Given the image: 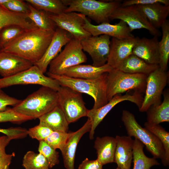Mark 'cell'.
<instances>
[{
    "label": "cell",
    "mask_w": 169,
    "mask_h": 169,
    "mask_svg": "<svg viewBox=\"0 0 169 169\" xmlns=\"http://www.w3.org/2000/svg\"><path fill=\"white\" fill-rule=\"evenodd\" d=\"M49 169H53L50 168Z\"/></svg>",
    "instance_id": "cell-48"
},
{
    "label": "cell",
    "mask_w": 169,
    "mask_h": 169,
    "mask_svg": "<svg viewBox=\"0 0 169 169\" xmlns=\"http://www.w3.org/2000/svg\"><path fill=\"white\" fill-rule=\"evenodd\" d=\"M72 133L53 131L44 141L53 148L61 151Z\"/></svg>",
    "instance_id": "cell-36"
},
{
    "label": "cell",
    "mask_w": 169,
    "mask_h": 169,
    "mask_svg": "<svg viewBox=\"0 0 169 169\" xmlns=\"http://www.w3.org/2000/svg\"><path fill=\"white\" fill-rule=\"evenodd\" d=\"M162 37L159 42L160 58L159 67L166 71L169 58V21L167 20L161 27Z\"/></svg>",
    "instance_id": "cell-31"
},
{
    "label": "cell",
    "mask_w": 169,
    "mask_h": 169,
    "mask_svg": "<svg viewBox=\"0 0 169 169\" xmlns=\"http://www.w3.org/2000/svg\"><path fill=\"white\" fill-rule=\"evenodd\" d=\"M91 126V121L88 118L81 127L76 131L72 132L64 148L61 151L64 165L66 169H75V156L78 143L84 135L90 131Z\"/></svg>",
    "instance_id": "cell-19"
},
{
    "label": "cell",
    "mask_w": 169,
    "mask_h": 169,
    "mask_svg": "<svg viewBox=\"0 0 169 169\" xmlns=\"http://www.w3.org/2000/svg\"><path fill=\"white\" fill-rule=\"evenodd\" d=\"M159 67L158 64H148L132 54L125 59L116 69L128 73L148 75Z\"/></svg>",
    "instance_id": "cell-26"
},
{
    "label": "cell",
    "mask_w": 169,
    "mask_h": 169,
    "mask_svg": "<svg viewBox=\"0 0 169 169\" xmlns=\"http://www.w3.org/2000/svg\"><path fill=\"white\" fill-rule=\"evenodd\" d=\"M38 151L46 158L47 160L50 168L59 164V153L56 149L51 147L44 141H39Z\"/></svg>",
    "instance_id": "cell-37"
},
{
    "label": "cell",
    "mask_w": 169,
    "mask_h": 169,
    "mask_svg": "<svg viewBox=\"0 0 169 169\" xmlns=\"http://www.w3.org/2000/svg\"><path fill=\"white\" fill-rule=\"evenodd\" d=\"M27 30L15 25H8L3 28L0 31V51Z\"/></svg>",
    "instance_id": "cell-35"
},
{
    "label": "cell",
    "mask_w": 169,
    "mask_h": 169,
    "mask_svg": "<svg viewBox=\"0 0 169 169\" xmlns=\"http://www.w3.org/2000/svg\"><path fill=\"white\" fill-rule=\"evenodd\" d=\"M12 140L6 136H0V169H10L9 166L15 153L8 154L6 148Z\"/></svg>",
    "instance_id": "cell-38"
},
{
    "label": "cell",
    "mask_w": 169,
    "mask_h": 169,
    "mask_svg": "<svg viewBox=\"0 0 169 169\" xmlns=\"http://www.w3.org/2000/svg\"><path fill=\"white\" fill-rule=\"evenodd\" d=\"M114 162L120 169H131L133 159V140L128 136L117 135Z\"/></svg>",
    "instance_id": "cell-21"
},
{
    "label": "cell",
    "mask_w": 169,
    "mask_h": 169,
    "mask_svg": "<svg viewBox=\"0 0 169 169\" xmlns=\"http://www.w3.org/2000/svg\"><path fill=\"white\" fill-rule=\"evenodd\" d=\"M135 37L119 39L112 37L107 64L112 69H117L121 64L132 54V50L138 38Z\"/></svg>",
    "instance_id": "cell-17"
},
{
    "label": "cell",
    "mask_w": 169,
    "mask_h": 169,
    "mask_svg": "<svg viewBox=\"0 0 169 169\" xmlns=\"http://www.w3.org/2000/svg\"><path fill=\"white\" fill-rule=\"evenodd\" d=\"M135 5L151 24L156 29L161 28L167 20L169 14V5L159 3Z\"/></svg>",
    "instance_id": "cell-22"
},
{
    "label": "cell",
    "mask_w": 169,
    "mask_h": 169,
    "mask_svg": "<svg viewBox=\"0 0 169 169\" xmlns=\"http://www.w3.org/2000/svg\"><path fill=\"white\" fill-rule=\"evenodd\" d=\"M9 0H0V5H3L8 3Z\"/></svg>",
    "instance_id": "cell-46"
},
{
    "label": "cell",
    "mask_w": 169,
    "mask_h": 169,
    "mask_svg": "<svg viewBox=\"0 0 169 169\" xmlns=\"http://www.w3.org/2000/svg\"><path fill=\"white\" fill-rule=\"evenodd\" d=\"M141 93L134 91L131 95L127 93L123 95L120 94H117L103 106L97 109L92 108L91 110H88L86 116L90 119L91 125V128L89 132L90 139H94L95 130L97 126L108 113L118 104L124 101H129L135 104L139 109L143 99Z\"/></svg>",
    "instance_id": "cell-11"
},
{
    "label": "cell",
    "mask_w": 169,
    "mask_h": 169,
    "mask_svg": "<svg viewBox=\"0 0 169 169\" xmlns=\"http://www.w3.org/2000/svg\"><path fill=\"white\" fill-rule=\"evenodd\" d=\"M84 19L85 23L83 27L91 36L106 35L119 39L134 37L127 24L122 21L120 20L118 23L114 24L103 23L94 25L91 23L85 16Z\"/></svg>",
    "instance_id": "cell-16"
},
{
    "label": "cell",
    "mask_w": 169,
    "mask_h": 169,
    "mask_svg": "<svg viewBox=\"0 0 169 169\" xmlns=\"http://www.w3.org/2000/svg\"><path fill=\"white\" fill-rule=\"evenodd\" d=\"M148 75L125 73L112 69L107 73L106 95L108 101L115 95L134 90L140 93L145 92Z\"/></svg>",
    "instance_id": "cell-5"
},
{
    "label": "cell",
    "mask_w": 169,
    "mask_h": 169,
    "mask_svg": "<svg viewBox=\"0 0 169 169\" xmlns=\"http://www.w3.org/2000/svg\"><path fill=\"white\" fill-rule=\"evenodd\" d=\"M81 41L73 37L64 49L50 62L47 73L64 75L68 68L86 62Z\"/></svg>",
    "instance_id": "cell-7"
},
{
    "label": "cell",
    "mask_w": 169,
    "mask_h": 169,
    "mask_svg": "<svg viewBox=\"0 0 169 169\" xmlns=\"http://www.w3.org/2000/svg\"><path fill=\"white\" fill-rule=\"evenodd\" d=\"M168 72L159 67L148 75L145 95L139 109L140 112H146L151 106L161 103V95L168 83Z\"/></svg>",
    "instance_id": "cell-10"
},
{
    "label": "cell",
    "mask_w": 169,
    "mask_h": 169,
    "mask_svg": "<svg viewBox=\"0 0 169 169\" xmlns=\"http://www.w3.org/2000/svg\"><path fill=\"white\" fill-rule=\"evenodd\" d=\"M103 165L97 160L86 158L79 165L78 169H103Z\"/></svg>",
    "instance_id": "cell-45"
},
{
    "label": "cell",
    "mask_w": 169,
    "mask_h": 169,
    "mask_svg": "<svg viewBox=\"0 0 169 169\" xmlns=\"http://www.w3.org/2000/svg\"><path fill=\"white\" fill-rule=\"evenodd\" d=\"M110 19H119L124 22L131 32L137 29H145L150 33L158 37L161 33L150 23L143 14L135 5L118 8L111 15Z\"/></svg>",
    "instance_id": "cell-12"
},
{
    "label": "cell",
    "mask_w": 169,
    "mask_h": 169,
    "mask_svg": "<svg viewBox=\"0 0 169 169\" xmlns=\"http://www.w3.org/2000/svg\"><path fill=\"white\" fill-rule=\"evenodd\" d=\"M67 8L64 13L78 12L98 24L109 23L112 13L121 6L120 0H62Z\"/></svg>",
    "instance_id": "cell-4"
},
{
    "label": "cell",
    "mask_w": 169,
    "mask_h": 169,
    "mask_svg": "<svg viewBox=\"0 0 169 169\" xmlns=\"http://www.w3.org/2000/svg\"><path fill=\"white\" fill-rule=\"evenodd\" d=\"M59 105L57 91L42 86L13 109L23 115L39 118Z\"/></svg>",
    "instance_id": "cell-3"
},
{
    "label": "cell",
    "mask_w": 169,
    "mask_h": 169,
    "mask_svg": "<svg viewBox=\"0 0 169 169\" xmlns=\"http://www.w3.org/2000/svg\"><path fill=\"white\" fill-rule=\"evenodd\" d=\"M121 120L128 136L134 137L141 141L153 156L162 161L164 156V150L159 139L145 127H142L137 122L134 115L126 110L122 112Z\"/></svg>",
    "instance_id": "cell-6"
},
{
    "label": "cell",
    "mask_w": 169,
    "mask_h": 169,
    "mask_svg": "<svg viewBox=\"0 0 169 169\" xmlns=\"http://www.w3.org/2000/svg\"><path fill=\"white\" fill-rule=\"evenodd\" d=\"M38 119L39 124L49 128L53 131L68 132L69 123L59 105Z\"/></svg>",
    "instance_id": "cell-25"
},
{
    "label": "cell",
    "mask_w": 169,
    "mask_h": 169,
    "mask_svg": "<svg viewBox=\"0 0 169 169\" xmlns=\"http://www.w3.org/2000/svg\"><path fill=\"white\" fill-rule=\"evenodd\" d=\"M0 133L4 134L12 140L24 138L28 135V130L20 127L0 128Z\"/></svg>",
    "instance_id": "cell-42"
},
{
    "label": "cell",
    "mask_w": 169,
    "mask_h": 169,
    "mask_svg": "<svg viewBox=\"0 0 169 169\" xmlns=\"http://www.w3.org/2000/svg\"><path fill=\"white\" fill-rule=\"evenodd\" d=\"M22 166L25 169H50L49 163L44 156L32 151H29L25 154Z\"/></svg>",
    "instance_id": "cell-34"
},
{
    "label": "cell",
    "mask_w": 169,
    "mask_h": 169,
    "mask_svg": "<svg viewBox=\"0 0 169 169\" xmlns=\"http://www.w3.org/2000/svg\"><path fill=\"white\" fill-rule=\"evenodd\" d=\"M164 99L160 104L151 106L146 111L148 122L159 124L169 122V91L167 89L163 91Z\"/></svg>",
    "instance_id": "cell-28"
},
{
    "label": "cell",
    "mask_w": 169,
    "mask_h": 169,
    "mask_svg": "<svg viewBox=\"0 0 169 169\" xmlns=\"http://www.w3.org/2000/svg\"><path fill=\"white\" fill-rule=\"evenodd\" d=\"M28 4L35 8L58 14L64 13L67 8L62 0H26Z\"/></svg>",
    "instance_id": "cell-33"
},
{
    "label": "cell",
    "mask_w": 169,
    "mask_h": 169,
    "mask_svg": "<svg viewBox=\"0 0 169 169\" xmlns=\"http://www.w3.org/2000/svg\"><path fill=\"white\" fill-rule=\"evenodd\" d=\"M110 37L106 35L91 36L81 41L83 50L93 61L92 65L100 67L107 63L110 50Z\"/></svg>",
    "instance_id": "cell-14"
},
{
    "label": "cell",
    "mask_w": 169,
    "mask_h": 169,
    "mask_svg": "<svg viewBox=\"0 0 169 169\" xmlns=\"http://www.w3.org/2000/svg\"><path fill=\"white\" fill-rule=\"evenodd\" d=\"M116 143L115 137L105 136L96 138L94 147L96 151L97 159L103 165L114 162Z\"/></svg>",
    "instance_id": "cell-24"
},
{
    "label": "cell",
    "mask_w": 169,
    "mask_h": 169,
    "mask_svg": "<svg viewBox=\"0 0 169 169\" xmlns=\"http://www.w3.org/2000/svg\"><path fill=\"white\" fill-rule=\"evenodd\" d=\"M144 146L137 139L135 138L133 140V169H150L152 166L160 164L156 158L149 157L145 155L143 151Z\"/></svg>",
    "instance_id": "cell-29"
},
{
    "label": "cell",
    "mask_w": 169,
    "mask_h": 169,
    "mask_svg": "<svg viewBox=\"0 0 169 169\" xmlns=\"http://www.w3.org/2000/svg\"><path fill=\"white\" fill-rule=\"evenodd\" d=\"M84 16L74 12L49 14L50 18L57 27L66 31L73 38L80 41L91 36L83 27Z\"/></svg>",
    "instance_id": "cell-13"
},
{
    "label": "cell",
    "mask_w": 169,
    "mask_h": 169,
    "mask_svg": "<svg viewBox=\"0 0 169 169\" xmlns=\"http://www.w3.org/2000/svg\"><path fill=\"white\" fill-rule=\"evenodd\" d=\"M158 37L139 38L134 46L132 54L151 64H158L160 55Z\"/></svg>",
    "instance_id": "cell-18"
},
{
    "label": "cell",
    "mask_w": 169,
    "mask_h": 169,
    "mask_svg": "<svg viewBox=\"0 0 169 169\" xmlns=\"http://www.w3.org/2000/svg\"><path fill=\"white\" fill-rule=\"evenodd\" d=\"M73 38L68 32L57 27L52 40L41 58L33 65L37 66L43 73H45L51 61L60 52L62 48Z\"/></svg>",
    "instance_id": "cell-15"
},
{
    "label": "cell",
    "mask_w": 169,
    "mask_h": 169,
    "mask_svg": "<svg viewBox=\"0 0 169 169\" xmlns=\"http://www.w3.org/2000/svg\"><path fill=\"white\" fill-rule=\"evenodd\" d=\"M115 169H120L119 167H117Z\"/></svg>",
    "instance_id": "cell-47"
},
{
    "label": "cell",
    "mask_w": 169,
    "mask_h": 169,
    "mask_svg": "<svg viewBox=\"0 0 169 169\" xmlns=\"http://www.w3.org/2000/svg\"><path fill=\"white\" fill-rule=\"evenodd\" d=\"M33 65L24 59L0 51V75L3 78L15 75Z\"/></svg>",
    "instance_id": "cell-20"
},
{
    "label": "cell",
    "mask_w": 169,
    "mask_h": 169,
    "mask_svg": "<svg viewBox=\"0 0 169 169\" xmlns=\"http://www.w3.org/2000/svg\"><path fill=\"white\" fill-rule=\"evenodd\" d=\"M107 73L92 79L70 77L64 75L47 73L49 77L56 80L61 86L68 87L79 92L85 93L93 98V109L100 108L107 103L106 95Z\"/></svg>",
    "instance_id": "cell-2"
},
{
    "label": "cell",
    "mask_w": 169,
    "mask_h": 169,
    "mask_svg": "<svg viewBox=\"0 0 169 169\" xmlns=\"http://www.w3.org/2000/svg\"><path fill=\"white\" fill-rule=\"evenodd\" d=\"M38 84L57 91L60 85L56 80L45 76L36 66L14 75L0 79V88L20 84Z\"/></svg>",
    "instance_id": "cell-9"
},
{
    "label": "cell",
    "mask_w": 169,
    "mask_h": 169,
    "mask_svg": "<svg viewBox=\"0 0 169 169\" xmlns=\"http://www.w3.org/2000/svg\"><path fill=\"white\" fill-rule=\"evenodd\" d=\"M156 3L169 5V0H125L122 1L121 6L125 7L133 5H145Z\"/></svg>",
    "instance_id": "cell-44"
},
{
    "label": "cell",
    "mask_w": 169,
    "mask_h": 169,
    "mask_svg": "<svg viewBox=\"0 0 169 169\" xmlns=\"http://www.w3.org/2000/svg\"><path fill=\"white\" fill-rule=\"evenodd\" d=\"M112 69L107 63L100 67L81 64L68 68L64 75L75 78L92 79L109 72Z\"/></svg>",
    "instance_id": "cell-23"
},
{
    "label": "cell",
    "mask_w": 169,
    "mask_h": 169,
    "mask_svg": "<svg viewBox=\"0 0 169 169\" xmlns=\"http://www.w3.org/2000/svg\"><path fill=\"white\" fill-rule=\"evenodd\" d=\"M3 6L13 12L27 14L29 12L28 4L22 0H9Z\"/></svg>",
    "instance_id": "cell-41"
},
{
    "label": "cell",
    "mask_w": 169,
    "mask_h": 169,
    "mask_svg": "<svg viewBox=\"0 0 169 169\" xmlns=\"http://www.w3.org/2000/svg\"><path fill=\"white\" fill-rule=\"evenodd\" d=\"M28 5L29 12L27 14V17L37 28L45 31L55 30L56 26L50 18L48 12L38 9L29 4Z\"/></svg>",
    "instance_id": "cell-30"
},
{
    "label": "cell",
    "mask_w": 169,
    "mask_h": 169,
    "mask_svg": "<svg viewBox=\"0 0 169 169\" xmlns=\"http://www.w3.org/2000/svg\"><path fill=\"white\" fill-rule=\"evenodd\" d=\"M34 119L30 116L19 113L12 108H8L3 111L0 112V122H10L20 123Z\"/></svg>",
    "instance_id": "cell-39"
},
{
    "label": "cell",
    "mask_w": 169,
    "mask_h": 169,
    "mask_svg": "<svg viewBox=\"0 0 169 169\" xmlns=\"http://www.w3.org/2000/svg\"><path fill=\"white\" fill-rule=\"evenodd\" d=\"M145 128L155 135L161 142L164 150V156L161 162L164 166L169 164V133L159 124H153L148 122L144 124Z\"/></svg>",
    "instance_id": "cell-32"
},
{
    "label": "cell",
    "mask_w": 169,
    "mask_h": 169,
    "mask_svg": "<svg viewBox=\"0 0 169 169\" xmlns=\"http://www.w3.org/2000/svg\"><path fill=\"white\" fill-rule=\"evenodd\" d=\"M21 101L22 100L8 95L0 88V112L6 110L8 106H15Z\"/></svg>",
    "instance_id": "cell-43"
},
{
    "label": "cell",
    "mask_w": 169,
    "mask_h": 169,
    "mask_svg": "<svg viewBox=\"0 0 169 169\" xmlns=\"http://www.w3.org/2000/svg\"><path fill=\"white\" fill-rule=\"evenodd\" d=\"M57 92L59 105L69 124L87 116L88 110L85 106L81 93L61 85Z\"/></svg>",
    "instance_id": "cell-8"
},
{
    "label": "cell",
    "mask_w": 169,
    "mask_h": 169,
    "mask_svg": "<svg viewBox=\"0 0 169 169\" xmlns=\"http://www.w3.org/2000/svg\"><path fill=\"white\" fill-rule=\"evenodd\" d=\"M28 18L27 14L11 11L0 5V31L4 27L10 25H18L28 30L36 28L34 24Z\"/></svg>",
    "instance_id": "cell-27"
},
{
    "label": "cell",
    "mask_w": 169,
    "mask_h": 169,
    "mask_svg": "<svg viewBox=\"0 0 169 169\" xmlns=\"http://www.w3.org/2000/svg\"><path fill=\"white\" fill-rule=\"evenodd\" d=\"M53 131L49 128L39 124L28 130V135L39 141H44Z\"/></svg>",
    "instance_id": "cell-40"
},
{
    "label": "cell",
    "mask_w": 169,
    "mask_h": 169,
    "mask_svg": "<svg viewBox=\"0 0 169 169\" xmlns=\"http://www.w3.org/2000/svg\"><path fill=\"white\" fill-rule=\"evenodd\" d=\"M55 30L38 28L27 30L0 51L22 58L34 64L44 54Z\"/></svg>",
    "instance_id": "cell-1"
}]
</instances>
